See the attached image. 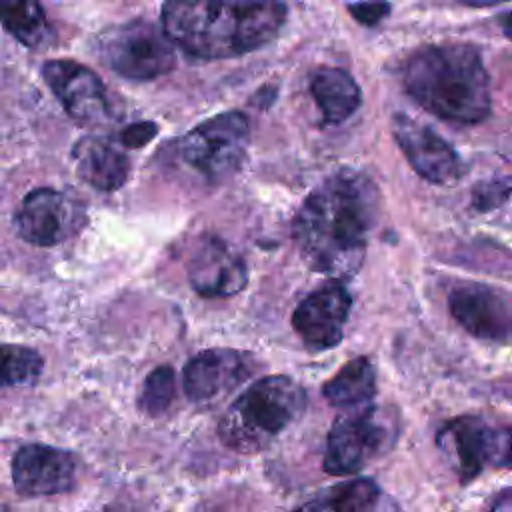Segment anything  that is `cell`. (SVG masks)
<instances>
[{
  "instance_id": "cell-1",
  "label": "cell",
  "mask_w": 512,
  "mask_h": 512,
  "mask_svg": "<svg viewBox=\"0 0 512 512\" xmlns=\"http://www.w3.org/2000/svg\"><path fill=\"white\" fill-rule=\"evenodd\" d=\"M378 214V190L360 172L340 170L318 184L294 216L292 232L306 264L322 274H354Z\"/></svg>"
},
{
  "instance_id": "cell-2",
  "label": "cell",
  "mask_w": 512,
  "mask_h": 512,
  "mask_svg": "<svg viewBox=\"0 0 512 512\" xmlns=\"http://www.w3.org/2000/svg\"><path fill=\"white\" fill-rule=\"evenodd\" d=\"M286 16L280 0H166L162 30L188 56L222 60L268 44Z\"/></svg>"
},
{
  "instance_id": "cell-3",
  "label": "cell",
  "mask_w": 512,
  "mask_h": 512,
  "mask_svg": "<svg viewBox=\"0 0 512 512\" xmlns=\"http://www.w3.org/2000/svg\"><path fill=\"white\" fill-rule=\"evenodd\" d=\"M402 82L416 104L442 120L478 124L490 114L488 72L474 46L420 48L408 58Z\"/></svg>"
},
{
  "instance_id": "cell-4",
  "label": "cell",
  "mask_w": 512,
  "mask_h": 512,
  "mask_svg": "<svg viewBox=\"0 0 512 512\" xmlns=\"http://www.w3.org/2000/svg\"><path fill=\"white\" fill-rule=\"evenodd\" d=\"M304 404L306 394L292 378L282 374L260 378L226 410L218 436L234 452H260L300 416Z\"/></svg>"
},
{
  "instance_id": "cell-5",
  "label": "cell",
  "mask_w": 512,
  "mask_h": 512,
  "mask_svg": "<svg viewBox=\"0 0 512 512\" xmlns=\"http://www.w3.org/2000/svg\"><path fill=\"white\" fill-rule=\"evenodd\" d=\"M250 140V124L242 112L216 114L176 142L180 160L210 184H220L234 176Z\"/></svg>"
},
{
  "instance_id": "cell-6",
  "label": "cell",
  "mask_w": 512,
  "mask_h": 512,
  "mask_svg": "<svg viewBox=\"0 0 512 512\" xmlns=\"http://www.w3.org/2000/svg\"><path fill=\"white\" fill-rule=\"evenodd\" d=\"M166 32L152 22L136 18L100 34L96 50L100 60L128 80H152L176 64Z\"/></svg>"
},
{
  "instance_id": "cell-7",
  "label": "cell",
  "mask_w": 512,
  "mask_h": 512,
  "mask_svg": "<svg viewBox=\"0 0 512 512\" xmlns=\"http://www.w3.org/2000/svg\"><path fill=\"white\" fill-rule=\"evenodd\" d=\"M394 422L378 406L350 410L334 420L324 456L328 474L360 472L394 442Z\"/></svg>"
},
{
  "instance_id": "cell-8",
  "label": "cell",
  "mask_w": 512,
  "mask_h": 512,
  "mask_svg": "<svg viewBox=\"0 0 512 512\" xmlns=\"http://www.w3.org/2000/svg\"><path fill=\"white\" fill-rule=\"evenodd\" d=\"M48 88L54 92L64 110L78 124L96 126L110 120V104L102 80L84 64L56 58L42 68Z\"/></svg>"
},
{
  "instance_id": "cell-9",
  "label": "cell",
  "mask_w": 512,
  "mask_h": 512,
  "mask_svg": "<svg viewBox=\"0 0 512 512\" xmlns=\"http://www.w3.org/2000/svg\"><path fill=\"white\" fill-rule=\"evenodd\" d=\"M80 206L64 192L36 188L28 192L14 216L16 232L34 246H56L82 226Z\"/></svg>"
},
{
  "instance_id": "cell-10",
  "label": "cell",
  "mask_w": 512,
  "mask_h": 512,
  "mask_svg": "<svg viewBox=\"0 0 512 512\" xmlns=\"http://www.w3.org/2000/svg\"><path fill=\"white\" fill-rule=\"evenodd\" d=\"M352 296L344 284L332 280L308 294L292 314V326L302 342L314 350L336 346L344 336Z\"/></svg>"
},
{
  "instance_id": "cell-11",
  "label": "cell",
  "mask_w": 512,
  "mask_h": 512,
  "mask_svg": "<svg viewBox=\"0 0 512 512\" xmlns=\"http://www.w3.org/2000/svg\"><path fill=\"white\" fill-rule=\"evenodd\" d=\"M392 132L402 154L424 180L432 184H452L462 176L464 166L460 156L432 128L404 114H396Z\"/></svg>"
},
{
  "instance_id": "cell-12",
  "label": "cell",
  "mask_w": 512,
  "mask_h": 512,
  "mask_svg": "<svg viewBox=\"0 0 512 512\" xmlns=\"http://www.w3.org/2000/svg\"><path fill=\"white\" fill-rule=\"evenodd\" d=\"M448 306L454 320L476 338L500 342L512 332V300L492 286H458L452 290Z\"/></svg>"
},
{
  "instance_id": "cell-13",
  "label": "cell",
  "mask_w": 512,
  "mask_h": 512,
  "mask_svg": "<svg viewBox=\"0 0 512 512\" xmlns=\"http://www.w3.org/2000/svg\"><path fill=\"white\" fill-rule=\"evenodd\" d=\"M12 482L24 496L66 492L76 482V460L54 446H22L12 458Z\"/></svg>"
},
{
  "instance_id": "cell-14",
  "label": "cell",
  "mask_w": 512,
  "mask_h": 512,
  "mask_svg": "<svg viewBox=\"0 0 512 512\" xmlns=\"http://www.w3.org/2000/svg\"><path fill=\"white\" fill-rule=\"evenodd\" d=\"M186 270L192 288L210 298L232 296L248 282L244 258L214 236H204L196 244Z\"/></svg>"
},
{
  "instance_id": "cell-15",
  "label": "cell",
  "mask_w": 512,
  "mask_h": 512,
  "mask_svg": "<svg viewBox=\"0 0 512 512\" xmlns=\"http://www.w3.org/2000/svg\"><path fill=\"white\" fill-rule=\"evenodd\" d=\"M250 374L248 358L230 348H210L184 366V392L192 402H206L236 388Z\"/></svg>"
},
{
  "instance_id": "cell-16",
  "label": "cell",
  "mask_w": 512,
  "mask_h": 512,
  "mask_svg": "<svg viewBox=\"0 0 512 512\" xmlns=\"http://www.w3.org/2000/svg\"><path fill=\"white\" fill-rule=\"evenodd\" d=\"M492 434V428L472 416L450 420L438 432V446L446 456H450L460 482H470L482 472L486 464H490Z\"/></svg>"
},
{
  "instance_id": "cell-17",
  "label": "cell",
  "mask_w": 512,
  "mask_h": 512,
  "mask_svg": "<svg viewBox=\"0 0 512 512\" xmlns=\"http://www.w3.org/2000/svg\"><path fill=\"white\" fill-rule=\"evenodd\" d=\"M72 156L80 178L102 192L118 190L128 180L130 160L108 138L86 136L76 142Z\"/></svg>"
},
{
  "instance_id": "cell-18",
  "label": "cell",
  "mask_w": 512,
  "mask_h": 512,
  "mask_svg": "<svg viewBox=\"0 0 512 512\" xmlns=\"http://www.w3.org/2000/svg\"><path fill=\"white\" fill-rule=\"evenodd\" d=\"M310 92L322 112L324 124L344 122L358 110L362 102L356 80L346 70L334 66H322L314 72Z\"/></svg>"
},
{
  "instance_id": "cell-19",
  "label": "cell",
  "mask_w": 512,
  "mask_h": 512,
  "mask_svg": "<svg viewBox=\"0 0 512 512\" xmlns=\"http://www.w3.org/2000/svg\"><path fill=\"white\" fill-rule=\"evenodd\" d=\"M376 392V372L368 358L346 362L322 388L324 398L338 408L368 402Z\"/></svg>"
},
{
  "instance_id": "cell-20",
  "label": "cell",
  "mask_w": 512,
  "mask_h": 512,
  "mask_svg": "<svg viewBox=\"0 0 512 512\" xmlns=\"http://www.w3.org/2000/svg\"><path fill=\"white\" fill-rule=\"evenodd\" d=\"M380 498V490L370 478H356L338 486H330L294 512H372Z\"/></svg>"
},
{
  "instance_id": "cell-21",
  "label": "cell",
  "mask_w": 512,
  "mask_h": 512,
  "mask_svg": "<svg viewBox=\"0 0 512 512\" xmlns=\"http://www.w3.org/2000/svg\"><path fill=\"white\" fill-rule=\"evenodd\" d=\"M2 24L26 48H42L54 38L40 0H2Z\"/></svg>"
},
{
  "instance_id": "cell-22",
  "label": "cell",
  "mask_w": 512,
  "mask_h": 512,
  "mask_svg": "<svg viewBox=\"0 0 512 512\" xmlns=\"http://www.w3.org/2000/svg\"><path fill=\"white\" fill-rule=\"evenodd\" d=\"M2 382L4 386H18L36 380L42 370V356L26 346L6 344L2 348Z\"/></svg>"
},
{
  "instance_id": "cell-23",
  "label": "cell",
  "mask_w": 512,
  "mask_h": 512,
  "mask_svg": "<svg viewBox=\"0 0 512 512\" xmlns=\"http://www.w3.org/2000/svg\"><path fill=\"white\" fill-rule=\"evenodd\" d=\"M174 392H176V384H174L172 368L158 366L144 380L142 394H140V408L150 416H158L170 406Z\"/></svg>"
},
{
  "instance_id": "cell-24",
  "label": "cell",
  "mask_w": 512,
  "mask_h": 512,
  "mask_svg": "<svg viewBox=\"0 0 512 512\" xmlns=\"http://www.w3.org/2000/svg\"><path fill=\"white\" fill-rule=\"evenodd\" d=\"M512 192V182L506 178H498V180H488L482 182L480 186L474 188L472 192V204L476 210L486 212V210H494L498 208L502 202H506V198Z\"/></svg>"
},
{
  "instance_id": "cell-25",
  "label": "cell",
  "mask_w": 512,
  "mask_h": 512,
  "mask_svg": "<svg viewBox=\"0 0 512 512\" xmlns=\"http://www.w3.org/2000/svg\"><path fill=\"white\" fill-rule=\"evenodd\" d=\"M348 12L354 20H358L364 26H374L380 20H384L390 12V4L384 0H362L348 6Z\"/></svg>"
},
{
  "instance_id": "cell-26",
  "label": "cell",
  "mask_w": 512,
  "mask_h": 512,
  "mask_svg": "<svg viewBox=\"0 0 512 512\" xmlns=\"http://www.w3.org/2000/svg\"><path fill=\"white\" fill-rule=\"evenodd\" d=\"M490 464L500 468H512V428L494 430Z\"/></svg>"
},
{
  "instance_id": "cell-27",
  "label": "cell",
  "mask_w": 512,
  "mask_h": 512,
  "mask_svg": "<svg viewBox=\"0 0 512 512\" xmlns=\"http://www.w3.org/2000/svg\"><path fill=\"white\" fill-rule=\"evenodd\" d=\"M156 134L158 126L154 122H134L118 134V142L126 148H140L148 144Z\"/></svg>"
},
{
  "instance_id": "cell-28",
  "label": "cell",
  "mask_w": 512,
  "mask_h": 512,
  "mask_svg": "<svg viewBox=\"0 0 512 512\" xmlns=\"http://www.w3.org/2000/svg\"><path fill=\"white\" fill-rule=\"evenodd\" d=\"M492 512H512V492L502 494L500 500L494 504Z\"/></svg>"
},
{
  "instance_id": "cell-29",
  "label": "cell",
  "mask_w": 512,
  "mask_h": 512,
  "mask_svg": "<svg viewBox=\"0 0 512 512\" xmlns=\"http://www.w3.org/2000/svg\"><path fill=\"white\" fill-rule=\"evenodd\" d=\"M498 22H500V28H502L504 36L512 40V12H506V14H502Z\"/></svg>"
},
{
  "instance_id": "cell-30",
  "label": "cell",
  "mask_w": 512,
  "mask_h": 512,
  "mask_svg": "<svg viewBox=\"0 0 512 512\" xmlns=\"http://www.w3.org/2000/svg\"><path fill=\"white\" fill-rule=\"evenodd\" d=\"M464 4H470V6H488V4H498V2H504V0H462Z\"/></svg>"
}]
</instances>
